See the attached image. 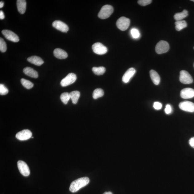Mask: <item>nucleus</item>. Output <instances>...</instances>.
I'll use <instances>...</instances> for the list:
<instances>
[{
    "mask_svg": "<svg viewBox=\"0 0 194 194\" xmlns=\"http://www.w3.org/2000/svg\"><path fill=\"white\" fill-rule=\"evenodd\" d=\"M5 18V16L2 10H1L0 11V19H1V20H3Z\"/></svg>",
    "mask_w": 194,
    "mask_h": 194,
    "instance_id": "34",
    "label": "nucleus"
},
{
    "mask_svg": "<svg viewBox=\"0 0 194 194\" xmlns=\"http://www.w3.org/2000/svg\"><path fill=\"white\" fill-rule=\"evenodd\" d=\"M181 97L183 99H191L194 97V89L191 88L183 89L180 92Z\"/></svg>",
    "mask_w": 194,
    "mask_h": 194,
    "instance_id": "13",
    "label": "nucleus"
},
{
    "mask_svg": "<svg viewBox=\"0 0 194 194\" xmlns=\"http://www.w3.org/2000/svg\"><path fill=\"white\" fill-rule=\"evenodd\" d=\"M92 71L96 75L99 76L103 75L105 73L106 69L105 68L103 67H93V68Z\"/></svg>",
    "mask_w": 194,
    "mask_h": 194,
    "instance_id": "23",
    "label": "nucleus"
},
{
    "mask_svg": "<svg viewBox=\"0 0 194 194\" xmlns=\"http://www.w3.org/2000/svg\"><path fill=\"white\" fill-rule=\"evenodd\" d=\"M176 29L177 31H180L187 26V23L185 21H177L175 22Z\"/></svg>",
    "mask_w": 194,
    "mask_h": 194,
    "instance_id": "22",
    "label": "nucleus"
},
{
    "mask_svg": "<svg viewBox=\"0 0 194 194\" xmlns=\"http://www.w3.org/2000/svg\"><path fill=\"white\" fill-rule=\"evenodd\" d=\"M169 49V45L168 42L161 40L158 42L155 47V50L158 54H162L167 53Z\"/></svg>",
    "mask_w": 194,
    "mask_h": 194,
    "instance_id": "3",
    "label": "nucleus"
},
{
    "mask_svg": "<svg viewBox=\"0 0 194 194\" xmlns=\"http://www.w3.org/2000/svg\"><path fill=\"white\" fill-rule=\"evenodd\" d=\"M18 167L21 174L23 176H27L30 174V170L28 166L24 161L19 160L18 162Z\"/></svg>",
    "mask_w": 194,
    "mask_h": 194,
    "instance_id": "8",
    "label": "nucleus"
},
{
    "mask_svg": "<svg viewBox=\"0 0 194 194\" xmlns=\"http://www.w3.org/2000/svg\"><path fill=\"white\" fill-rule=\"evenodd\" d=\"M69 95L72 103L74 104L77 103L80 96V92L77 91H72L69 93Z\"/></svg>",
    "mask_w": 194,
    "mask_h": 194,
    "instance_id": "20",
    "label": "nucleus"
},
{
    "mask_svg": "<svg viewBox=\"0 0 194 194\" xmlns=\"http://www.w3.org/2000/svg\"><path fill=\"white\" fill-rule=\"evenodd\" d=\"M104 95V92L103 89H97L93 92V97L94 99H97L103 97Z\"/></svg>",
    "mask_w": 194,
    "mask_h": 194,
    "instance_id": "24",
    "label": "nucleus"
},
{
    "mask_svg": "<svg viewBox=\"0 0 194 194\" xmlns=\"http://www.w3.org/2000/svg\"><path fill=\"white\" fill-rule=\"evenodd\" d=\"M53 53H54V56L59 59H65L67 58L68 57L67 53L61 49H55Z\"/></svg>",
    "mask_w": 194,
    "mask_h": 194,
    "instance_id": "15",
    "label": "nucleus"
},
{
    "mask_svg": "<svg viewBox=\"0 0 194 194\" xmlns=\"http://www.w3.org/2000/svg\"><path fill=\"white\" fill-rule=\"evenodd\" d=\"M130 23V20L129 18L125 17H122L117 20L116 25L117 27L121 30L125 31L129 28Z\"/></svg>",
    "mask_w": 194,
    "mask_h": 194,
    "instance_id": "4",
    "label": "nucleus"
},
{
    "mask_svg": "<svg viewBox=\"0 0 194 194\" xmlns=\"http://www.w3.org/2000/svg\"><path fill=\"white\" fill-rule=\"evenodd\" d=\"M172 108L169 104H167L166 106L165 109V112L166 114H169L172 112Z\"/></svg>",
    "mask_w": 194,
    "mask_h": 194,
    "instance_id": "32",
    "label": "nucleus"
},
{
    "mask_svg": "<svg viewBox=\"0 0 194 194\" xmlns=\"http://www.w3.org/2000/svg\"><path fill=\"white\" fill-rule=\"evenodd\" d=\"M103 194H113L111 192H105Z\"/></svg>",
    "mask_w": 194,
    "mask_h": 194,
    "instance_id": "36",
    "label": "nucleus"
},
{
    "mask_svg": "<svg viewBox=\"0 0 194 194\" xmlns=\"http://www.w3.org/2000/svg\"><path fill=\"white\" fill-rule=\"evenodd\" d=\"M8 93V90L5 85L2 84L0 85V94L1 95H7Z\"/></svg>",
    "mask_w": 194,
    "mask_h": 194,
    "instance_id": "28",
    "label": "nucleus"
},
{
    "mask_svg": "<svg viewBox=\"0 0 194 194\" xmlns=\"http://www.w3.org/2000/svg\"><path fill=\"white\" fill-rule=\"evenodd\" d=\"M32 136V133L28 129H24L17 133L16 137L19 140L25 141L30 139Z\"/></svg>",
    "mask_w": 194,
    "mask_h": 194,
    "instance_id": "11",
    "label": "nucleus"
},
{
    "mask_svg": "<svg viewBox=\"0 0 194 194\" xmlns=\"http://www.w3.org/2000/svg\"><path fill=\"white\" fill-rule=\"evenodd\" d=\"M180 109L184 111L192 113L194 112V103L191 101H184L181 102L179 105Z\"/></svg>",
    "mask_w": 194,
    "mask_h": 194,
    "instance_id": "10",
    "label": "nucleus"
},
{
    "mask_svg": "<svg viewBox=\"0 0 194 194\" xmlns=\"http://www.w3.org/2000/svg\"><path fill=\"white\" fill-rule=\"evenodd\" d=\"M2 33L6 39L10 41L16 42L20 40L18 36L15 33L9 30H3Z\"/></svg>",
    "mask_w": 194,
    "mask_h": 194,
    "instance_id": "9",
    "label": "nucleus"
},
{
    "mask_svg": "<svg viewBox=\"0 0 194 194\" xmlns=\"http://www.w3.org/2000/svg\"></svg>",
    "mask_w": 194,
    "mask_h": 194,
    "instance_id": "39",
    "label": "nucleus"
},
{
    "mask_svg": "<svg viewBox=\"0 0 194 194\" xmlns=\"http://www.w3.org/2000/svg\"><path fill=\"white\" fill-rule=\"evenodd\" d=\"M180 80L181 83L184 84H191L193 82L191 76L185 70H182L180 72Z\"/></svg>",
    "mask_w": 194,
    "mask_h": 194,
    "instance_id": "5",
    "label": "nucleus"
},
{
    "mask_svg": "<svg viewBox=\"0 0 194 194\" xmlns=\"http://www.w3.org/2000/svg\"><path fill=\"white\" fill-rule=\"evenodd\" d=\"M136 72V70L133 68H131L128 69L123 76L122 81L123 82H129L131 79L135 75Z\"/></svg>",
    "mask_w": 194,
    "mask_h": 194,
    "instance_id": "14",
    "label": "nucleus"
},
{
    "mask_svg": "<svg viewBox=\"0 0 194 194\" xmlns=\"http://www.w3.org/2000/svg\"><path fill=\"white\" fill-rule=\"evenodd\" d=\"M17 6L18 11L21 14H24L26 10V1L25 0H18L17 1Z\"/></svg>",
    "mask_w": 194,
    "mask_h": 194,
    "instance_id": "18",
    "label": "nucleus"
},
{
    "mask_svg": "<svg viewBox=\"0 0 194 194\" xmlns=\"http://www.w3.org/2000/svg\"><path fill=\"white\" fill-rule=\"evenodd\" d=\"M131 34L133 37L135 39H137L140 37V34L137 29H133L131 30Z\"/></svg>",
    "mask_w": 194,
    "mask_h": 194,
    "instance_id": "29",
    "label": "nucleus"
},
{
    "mask_svg": "<svg viewBox=\"0 0 194 194\" xmlns=\"http://www.w3.org/2000/svg\"><path fill=\"white\" fill-rule=\"evenodd\" d=\"M150 76L151 80L154 84L157 85L160 81V78L157 72L155 70H151L150 72Z\"/></svg>",
    "mask_w": 194,
    "mask_h": 194,
    "instance_id": "19",
    "label": "nucleus"
},
{
    "mask_svg": "<svg viewBox=\"0 0 194 194\" xmlns=\"http://www.w3.org/2000/svg\"></svg>",
    "mask_w": 194,
    "mask_h": 194,
    "instance_id": "38",
    "label": "nucleus"
},
{
    "mask_svg": "<svg viewBox=\"0 0 194 194\" xmlns=\"http://www.w3.org/2000/svg\"><path fill=\"white\" fill-rule=\"evenodd\" d=\"M4 3L3 1L0 2V8H2L3 7Z\"/></svg>",
    "mask_w": 194,
    "mask_h": 194,
    "instance_id": "35",
    "label": "nucleus"
},
{
    "mask_svg": "<svg viewBox=\"0 0 194 194\" xmlns=\"http://www.w3.org/2000/svg\"><path fill=\"white\" fill-rule=\"evenodd\" d=\"M52 25L55 28L63 33H67L69 30L68 26L60 21H55L53 23Z\"/></svg>",
    "mask_w": 194,
    "mask_h": 194,
    "instance_id": "12",
    "label": "nucleus"
},
{
    "mask_svg": "<svg viewBox=\"0 0 194 194\" xmlns=\"http://www.w3.org/2000/svg\"><path fill=\"white\" fill-rule=\"evenodd\" d=\"M23 72L26 75L32 78H37L38 77V72L31 67H26L23 69Z\"/></svg>",
    "mask_w": 194,
    "mask_h": 194,
    "instance_id": "16",
    "label": "nucleus"
},
{
    "mask_svg": "<svg viewBox=\"0 0 194 194\" xmlns=\"http://www.w3.org/2000/svg\"><path fill=\"white\" fill-rule=\"evenodd\" d=\"M60 99L62 102L65 104H67L70 99L69 93H61L60 96Z\"/></svg>",
    "mask_w": 194,
    "mask_h": 194,
    "instance_id": "26",
    "label": "nucleus"
},
{
    "mask_svg": "<svg viewBox=\"0 0 194 194\" xmlns=\"http://www.w3.org/2000/svg\"><path fill=\"white\" fill-rule=\"evenodd\" d=\"M188 15V12L186 10H184L182 12L177 13L174 16V18L176 21H182L183 19Z\"/></svg>",
    "mask_w": 194,
    "mask_h": 194,
    "instance_id": "21",
    "label": "nucleus"
},
{
    "mask_svg": "<svg viewBox=\"0 0 194 194\" xmlns=\"http://www.w3.org/2000/svg\"><path fill=\"white\" fill-rule=\"evenodd\" d=\"M113 11V8L112 6L106 5L102 7L98 16L99 18L102 19H106L111 15Z\"/></svg>",
    "mask_w": 194,
    "mask_h": 194,
    "instance_id": "2",
    "label": "nucleus"
},
{
    "mask_svg": "<svg viewBox=\"0 0 194 194\" xmlns=\"http://www.w3.org/2000/svg\"><path fill=\"white\" fill-rule=\"evenodd\" d=\"M21 82L23 86L27 89H31L34 86V84L33 83L25 79H21Z\"/></svg>",
    "mask_w": 194,
    "mask_h": 194,
    "instance_id": "25",
    "label": "nucleus"
},
{
    "mask_svg": "<svg viewBox=\"0 0 194 194\" xmlns=\"http://www.w3.org/2000/svg\"><path fill=\"white\" fill-rule=\"evenodd\" d=\"M92 49L93 52L97 54L103 55L108 52L107 48L100 42H97L93 44Z\"/></svg>",
    "mask_w": 194,
    "mask_h": 194,
    "instance_id": "7",
    "label": "nucleus"
},
{
    "mask_svg": "<svg viewBox=\"0 0 194 194\" xmlns=\"http://www.w3.org/2000/svg\"><path fill=\"white\" fill-rule=\"evenodd\" d=\"M191 1L194 2V0H191Z\"/></svg>",
    "mask_w": 194,
    "mask_h": 194,
    "instance_id": "37",
    "label": "nucleus"
},
{
    "mask_svg": "<svg viewBox=\"0 0 194 194\" xmlns=\"http://www.w3.org/2000/svg\"><path fill=\"white\" fill-rule=\"evenodd\" d=\"M89 182V179L87 177L78 179L71 183L69 190L72 193L76 192L80 189L88 184Z\"/></svg>",
    "mask_w": 194,
    "mask_h": 194,
    "instance_id": "1",
    "label": "nucleus"
},
{
    "mask_svg": "<svg viewBox=\"0 0 194 194\" xmlns=\"http://www.w3.org/2000/svg\"><path fill=\"white\" fill-rule=\"evenodd\" d=\"M152 2L151 0H139L138 1V3L141 6H145L151 4Z\"/></svg>",
    "mask_w": 194,
    "mask_h": 194,
    "instance_id": "30",
    "label": "nucleus"
},
{
    "mask_svg": "<svg viewBox=\"0 0 194 194\" xmlns=\"http://www.w3.org/2000/svg\"><path fill=\"white\" fill-rule=\"evenodd\" d=\"M153 108H154L156 110H160L161 109L162 107V105L161 103H159L158 102H155L153 104Z\"/></svg>",
    "mask_w": 194,
    "mask_h": 194,
    "instance_id": "31",
    "label": "nucleus"
},
{
    "mask_svg": "<svg viewBox=\"0 0 194 194\" xmlns=\"http://www.w3.org/2000/svg\"><path fill=\"white\" fill-rule=\"evenodd\" d=\"M7 44L3 38H0V50L2 53H5L7 50Z\"/></svg>",
    "mask_w": 194,
    "mask_h": 194,
    "instance_id": "27",
    "label": "nucleus"
},
{
    "mask_svg": "<svg viewBox=\"0 0 194 194\" xmlns=\"http://www.w3.org/2000/svg\"><path fill=\"white\" fill-rule=\"evenodd\" d=\"M77 76L75 74L70 73L62 80L61 85L62 87H66L73 84L76 81Z\"/></svg>",
    "mask_w": 194,
    "mask_h": 194,
    "instance_id": "6",
    "label": "nucleus"
},
{
    "mask_svg": "<svg viewBox=\"0 0 194 194\" xmlns=\"http://www.w3.org/2000/svg\"><path fill=\"white\" fill-rule=\"evenodd\" d=\"M189 144L192 148H194V137H192L189 140Z\"/></svg>",
    "mask_w": 194,
    "mask_h": 194,
    "instance_id": "33",
    "label": "nucleus"
},
{
    "mask_svg": "<svg viewBox=\"0 0 194 194\" xmlns=\"http://www.w3.org/2000/svg\"><path fill=\"white\" fill-rule=\"evenodd\" d=\"M27 61L36 65L40 66L42 65L44 61L41 57L37 56H32L28 57Z\"/></svg>",
    "mask_w": 194,
    "mask_h": 194,
    "instance_id": "17",
    "label": "nucleus"
}]
</instances>
